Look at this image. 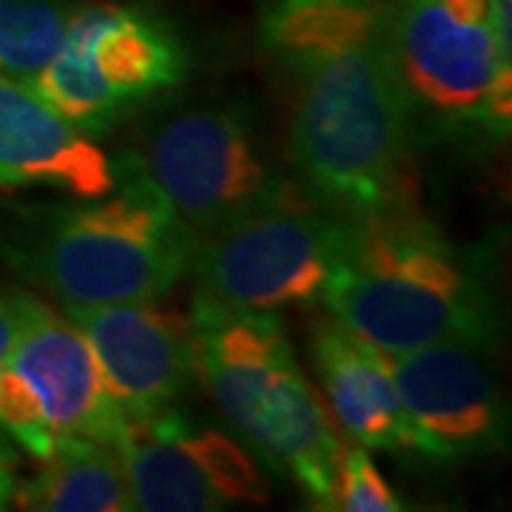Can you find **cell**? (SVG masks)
<instances>
[{
  "instance_id": "8",
  "label": "cell",
  "mask_w": 512,
  "mask_h": 512,
  "mask_svg": "<svg viewBox=\"0 0 512 512\" xmlns=\"http://www.w3.org/2000/svg\"><path fill=\"white\" fill-rule=\"evenodd\" d=\"M359 217L313 194L202 237L191 262V308L271 311L316 305Z\"/></svg>"
},
{
  "instance_id": "10",
  "label": "cell",
  "mask_w": 512,
  "mask_h": 512,
  "mask_svg": "<svg viewBox=\"0 0 512 512\" xmlns=\"http://www.w3.org/2000/svg\"><path fill=\"white\" fill-rule=\"evenodd\" d=\"M117 453L134 510L222 512L271 498L262 464L242 441L177 407L128 421Z\"/></svg>"
},
{
  "instance_id": "1",
  "label": "cell",
  "mask_w": 512,
  "mask_h": 512,
  "mask_svg": "<svg viewBox=\"0 0 512 512\" xmlns=\"http://www.w3.org/2000/svg\"><path fill=\"white\" fill-rule=\"evenodd\" d=\"M393 0H271L259 20L291 80L288 157L316 200L353 217L410 208L416 123L387 52Z\"/></svg>"
},
{
  "instance_id": "9",
  "label": "cell",
  "mask_w": 512,
  "mask_h": 512,
  "mask_svg": "<svg viewBox=\"0 0 512 512\" xmlns=\"http://www.w3.org/2000/svg\"><path fill=\"white\" fill-rule=\"evenodd\" d=\"M126 419L77 322L35 293H18V330L0 373V433L37 461L63 439L114 444Z\"/></svg>"
},
{
  "instance_id": "3",
  "label": "cell",
  "mask_w": 512,
  "mask_h": 512,
  "mask_svg": "<svg viewBox=\"0 0 512 512\" xmlns=\"http://www.w3.org/2000/svg\"><path fill=\"white\" fill-rule=\"evenodd\" d=\"M322 302L390 356L436 342H498V302L473 251L396 208L359 217Z\"/></svg>"
},
{
  "instance_id": "16",
  "label": "cell",
  "mask_w": 512,
  "mask_h": 512,
  "mask_svg": "<svg viewBox=\"0 0 512 512\" xmlns=\"http://www.w3.org/2000/svg\"><path fill=\"white\" fill-rule=\"evenodd\" d=\"M74 0H0V74L26 83L46 69L72 26Z\"/></svg>"
},
{
  "instance_id": "4",
  "label": "cell",
  "mask_w": 512,
  "mask_h": 512,
  "mask_svg": "<svg viewBox=\"0 0 512 512\" xmlns=\"http://www.w3.org/2000/svg\"><path fill=\"white\" fill-rule=\"evenodd\" d=\"M197 382L259 464L299 484L313 507H333L345 444L296 362L279 313L191 308Z\"/></svg>"
},
{
  "instance_id": "15",
  "label": "cell",
  "mask_w": 512,
  "mask_h": 512,
  "mask_svg": "<svg viewBox=\"0 0 512 512\" xmlns=\"http://www.w3.org/2000/svg\"><path fill=\"white\" fill-rule=\"evenodd\" d=\"M12 501L35 512L134 510L123 458L114 444L97 439L60 441L35 476L18 481Z\"/></svg>"
},
{
  "instance_id": "5",
  "label": "cell",
  "mask_w": 512,
  "mask_h": 512,
  "mask_svg": "<svg viewBox=\"0 0 512 512\" xmlns=\"http://www.w3.org/2000/svg\"><path fill=\"white\" fill-rule=\"evenodd\" d=\"M126 154L197 239L311 194L274 157L254 103L239 97L163 111Z\"/></svg>"
},
{
  "instance_id": "2",
  "label": "cell",
  "mask_w": 512,
  "mask_h": 512,
  "mask_svg": "<svg viewBox=\"0 0 512 512\" xmlns=\"http://www.w3.org/2000/svg\"><path fill=\"white\" fill-rule=\"evenodd\" d=\"M197 242L126 151L109 194L29 208L0 228L3 262L60 305L165 299L191 274Z\"/></svg>"
},
{
  "instance_id": "11",
  "label": "cell",
  "mask_w": 512,
  "mask_h": 512,
  "mask_svg": "<svg viewBox=\"0 0 512 512\" xmlns=\"http://www.w3.org/2000/svg\"><path fill=\"white\" fill-rule=\"evenodd\" d=\"M493 350L450 339L390 356L410 453L453 464L501 450L507 404Z\"/></svg>"
},
{
  "instance_id": "7",
  "label": "cell",
  "mask_w": 512,
  "mask_h": 512,
  "mask_svg": "<svg viewBox=\"0 0 512 512\" xmlns=\"http://www.w3.org/2000/svg\"><path fill=\"white\" fill-rule=\"evenodd\" d=\"M191 72L177 29L146 6H77L55 60L26 80L77 131L100 137Z\"/></svg>"
},
{
  "instance_id": "13",
  "label": "cell",
  "mask_w": 512,
  "mask_h": 512,
  "mask_svg": "<svg viewBox=\"0 0 512 512\" xmlns=\"http://www.w3.org/2000/svg\"><path fill=\"white\" fill-rule=\"evenodd\" d=\"M0 188H55L69 197H103L114 188V160L29 92L26 83L0 74Z\"/></svg>"
},
{
  "instance_id": "14",
  "label": "cell",
  "mask_w": 512,
  "mask_h": 512,
  "mask_svg": "<svg viewBox=\"0 0 512 512\" xmlns=\"http://www.w3.org/2000/svg\"><path fill=\"white\" fill-rule=\"evenodd\" d=\"M311 353L336 427L367 450H407V424L390 353L333 316L313 325Z\"/></svg>"
},
{
  "instance_id": "19",
  "label": "cell",
  "mask_w": 512,
  "mask_h": 512,
  "mask_svg": "<svg viewBox=\"0 0 512 512\" xmlns=\"http://www.w3.org/2000/svg\"><path fill=\"white\" fill-rule=\"evenodd\" d=\"M18 453L12 447V439L0 433V510H6L18 490Z\"/></svg>"
},
{
  "instance_id": "18",
  "label": "cell",
  "mask_w": 512,
  "mask_h": 512,
  "mask_svg": "<svg viewBox=\"0 0 512 512\" xmlns=\"http://www.w3.org/2000/svg\"><path fill=\"white\" fill-rule=\"evenodd\" d=\"M18 293L20 288H0V373L6 367L18 330Z\"/></svg>"
},
{
  "instance_id": "17",
  "label": "cell",
  "mask_w": 512,
  "mask_h": 512,
  "mask_svg": "<svg viewBox=\"0 0 512 512\" xmlns=\"http://www.w3.org/2000/svg\"><path fill=\"white\" fill-rule=\"evenodd\" d=\"M407 504L402 495L390 487L370 450L356 444L348 447L339 461L336 487H333V507L342 512H402Z\"/></svg>"
},
{
  "instance_id": "6",
  "label": "cell",
  "mask_w": 512,
  "mask_h": 512,
  "mask_svg": "<svg viewBox=\"0 0 512 512\" xmlns=\"http://www.w3.org/2000/svg\"><path fill=\"white\" fill-rule=\"evenodd\" d=\"M387 52L416 126L510 137L512 57L495 43L490 0H393Z\"/></svg>"
},
{
  "instance_id": "12",
  "label": "cell",
  "mask_w": 512,
  "mask_h": 512,
  "mask_svg": "<svg viewBox=\"0 0 512 512\" xmlns=\"http://www.w3.org/2000/svg\"><path fill=\"white\" fill-rule=\"evenodd\" d=\"M63 311L86 333L126 424L174 410L197 382L191 313L163 299L63 305Z\"/></svg>"
}]
</instances>
